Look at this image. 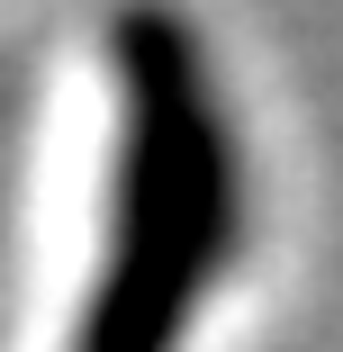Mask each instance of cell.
Masks as SVG:
<instances>
[{"label":"cell","instance_id":"1","mask_svg":"<svg viewBox=\"0 0 343 352\" xmlns=\"http://www.w3.org/2000/svg\"><path fill=\"white\" fill-rule=\"evenodd\" d=\"M235 262V135L190 28H118V163L73 352H172Z\"/></svg>","mask_w":343,"mask_h":352}]
</instances>
